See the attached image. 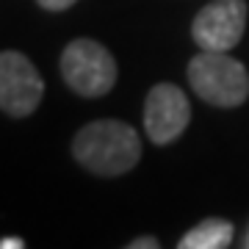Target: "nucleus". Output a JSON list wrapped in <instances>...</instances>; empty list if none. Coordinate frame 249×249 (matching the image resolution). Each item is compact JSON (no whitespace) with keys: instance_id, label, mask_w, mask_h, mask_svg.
<instances>
[{"instance_id":"nucleus-3","label":"nucleus","mask_w":249,"mask_h":249,"mask_svg":"<svg viewBox=\"0 0 249 249\" xmlns=\"http://www.w3.org/2000/svg\"><path fill=\"white\" fill-rule=\"evenodd\" d=\"M61 75L80 97H103L116 83V61L94 39H72L61 53Z\"/></svg>"},{"instance_id":"nucleus-6","label":"nucleus","mask_w":249,"mask_h":249,"mask_svg":"<svg viewBox=\"0 0 249 249\" xmlns=\"http://www.w3.org/2000/svg\"><path fill=\"white\" fill-rule=\"evenodd\" d=\"M191 122V106H188L183 89L175 83H158L152 86L144 100V130L152 144H172Z\"/></svg>"},{"instance_id":"nucleus-9","label":"nucleus","mask_w":249,"mask_h":249,"mask_svg":"<svg viewBox=\"0 0 249 249\" xmlns=\"http://www.w3.org/2000/svg\"><path fill=\"white\" fill-rule=\"evenodd\" d=\"M72 3H78V0H39V6L47 11H64V9H70Z\"/></svg>"},{"instance_id":"nucleus-7","label":"nucleus","mask_w":249,"mask_h":249,"mask_svg":"<svg viewBox=\"0 0 249 249\" xmlns=\"http://www.w3.org/2000/svg\"><path fill=\"white\" fill-rule=\"evenodd\" d=\"M232 244V224L227 219H205L180 238V249H224Z\"/></svg>"},{"instance_id":"nucleus-8","label":"nucleus","mask_w":249,"mask_h":249,"mask_svg":"<svg viewBox=\"0 0 249 249\" xmlns=\"http://www.w3.org/2000/svg\"><path fill=\"white\" fill-rule=\"evenodd\" d=\"M158 238H152V235H142V238H136L127 244V249H158Z\"/></svg>"},{"instance_id":"nucleus-2","label":"nucleus","mask_w":249,"mask_h":249,"mask_svg":"<svg viewBox=\"0 0 249 249\" xmlns=\"http://www.w3.org/2000/svg\"><path fill=\"white\" fill-rule=\"evenodd\" d=\"M191 89L216 108H238L249 97V72L230 53L202 50L188 61Z\"/></svg>"},{"instance_id":"nucleus-11","label":"nucleus","mask_w":249,"mask_h":249,"mask_svg":"<svg viewBox=\"0 0 249 249\" xmlns=\"http://www.w3.org/2000/svg\"><path fill=\"white\" fill-rule=\"evenodd\" d=\"M247 247H249V232H247Z\"/></svg>"},{"instance_id":"nucleus-1","label":"nucleus","mask_w":249,"mask_h":249,"mask_svg":"<svg viewBox=\"0 0 249 249\" xmlns=\"http://www.w3.org/2000/svg\"><path fill=\"white\" fill-rule=\"evenodd\" d=\"M72 155L94 175L116 178L130 172L142 158V142L136 127L119 119H100L80 127L72 139Z\"/></svg>"},{"instance_id":"nucleus-5","label":"nucleus","mask_w":249,"mask_h":249,"mask_svg":"<svg viewBox=\"0 0 249 249\" xmlns=\"http://www.w3.org/2000/svg\"><path fill=\"white\" fill-rule=\"evenodd\" d=\"M247 28V3L244 0H213L194 17L191 36L199 50L230 53L241 42Z\"/></svg>"},{"instance_id":"nucleus-4","label":"nucleus","mask_w":249,"mask_h":249,"mask_svg":"<svg viewBox=\"0 0 249 249\" xmlns=\"http://www.w3.org/2000/svg\"><path fill=\"white\" fill-rule=\"evenodd\" d=\"M45 80L17 50L0 53V111L9 116H31L42 103Z\"/></svg>"},{"instance_id":"nucleus-10","label":"nucleus","mask_w":249,"mask_h":249,"mask_svg":"<svg viewBox=\"0 0 249 249\" xmlns=\"http://www.w3.org/2000/svg\"><path fill=\"white\" fill-rule=\"evenodd\" d=\"M22 247H25L22 238H3L0 241V249H22Z\"/></svg>"}]
</instances>
